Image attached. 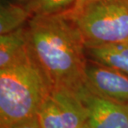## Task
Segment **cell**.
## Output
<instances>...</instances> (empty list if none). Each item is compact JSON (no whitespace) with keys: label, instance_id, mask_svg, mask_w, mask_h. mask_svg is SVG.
Returning a JSON list of instances; mask_svg holds the SVG:
<instances>
[{"label":"cell","instance_id":"9","mask_svg":"<svg viewBox=\"0 0 128 128\" xmlns=\"http://www.w3.org/2000/svg\"><path fill=\"white\" fill-rule=\"evenodd\" d=\"M32 16L28 7L2 2L0 7V35L24 27Z\"/></svg>","mask_w":128,"mask_h":128},{"label":"cell","instance_id":"6","mask_svg":"<svg viewBox=\"0 0 128 128\" xmlns=\"http://www.w3.org/2000/svg\"><path fill=\"white\" fill-rule=\"evenodd\" d=\"M78 95L86 111V128H128V105L96 96L86 88Z\"/></svg>","mask_w":128,"mask_h":128},{"label":"cell","instance_id":"3","mask_svg":"<svg viewBox=\"0 0 128 128\" xmlns=\"http://www.w3.org/2000/svg\"><path fill=\"white\" fill-rule=\"evenodd\" d=\"M66 14L85 47L128 41V0H78Z\"/></svg>","mask_w":128,"mask_h":128},{"label":"cell","instance_id":"13","mask_svg":"<svg viewBox=\"0 0 128 128\" xmlns=\"http://www.w3.org/2000/svg\"><path fill=\"white\" fill-rule=\"evenodd\" d=\"M0 128H4V127H2V126H0Z\"/></svg>","mask_w":128,"mask_h":128},{"label":"cell","instance_id":"10","mask_svg":"<svg viewBox=\"0 0 128 128\" xmlns=\"http://www.w3.org/2000/svg\"><path fill=\"white\" fill-rule=\"evenodd\" d=\"M78 0H33L28 7L34 15H53L68 12Z\"/></svg>","mask_w":128,"mask_h":128},{"label":"cell","instance_id":"7","mask_svg":"<svg viewBox=\"0 0 128 128\" xmlns=\"http://www.w3.org/2000/svg\"><path fill=\"white\" fill-rule=\"evenodd\" d=\"M86 58L128 75V41L85 47Z\"/></svg>","mask_w":128,"mask_h":128},{"label":"cell","instance_id":"4","mask_svg":"<svg viewBox=\"0 0 128 128\" xmlns=\"http://www.w3.org/2000/svg\"><path fill=\"white\" fill-rule=\"evenodd\" d=\"M41 128H83L86 111L78 95L64 88H52L38 108Z\"/></svg>","mask_w":128,"mask_h":128},{"label":"cell","instance_id":"11","mask_svg":"<svg viewBox=\"0 0 128 128\" xmlns=\"http://www.w3.org/2000/svg\"><path fill=\"white\" fill-rule=\"evenodd\" d=\"M12 128H41V127L39 126V124H38L37 118H36V116H35L32 119L28 120L26 122H22V123L18 124Z\"/></svg>","mask_w":128,"mask_h":128},{"label":"cell","instance_id":"14","mask_svg":"<svg viewBox=\"0 0 128 128\" xmlns=\"http://www.w3.org/2000/svg\"><path fill=\"white\" fill-rule=\"evenodd\" d=\"M83 128H86V127H85V126H84V127H83Z\"/></svg>","mask_w":128,"mask_h":128},{"label":"cell","instance_id":"5","mask_svg":"<svg viewBox=\"0 0 128 128\" xmlns=\"http://www.w3.org/2000/svg\"><path fill=\"white\" fill-rule=\"evenodd\" d=\"M85 88L96 96L128 105V75L114 68L88 59Z\"/></svg>","mask_w":128,"mask_h":128},{"label":"cell","instance_id":"1","mask_svg":"<svg viewBox=\"0 0 128 128\" xmlns=\"http://www.w3.org/2000/svg\"><path fill=\"white\" fill-rule=\"evenodd\" d=\"M26 32L30 53L52 88L78 94L85 88V43L66 12L34 15Z\"/></svg>","mask_w":128,"mask_h":128},{"label":"cell","instance_id":"8","mask_svg":"<svg viewBox=\"0 0 128 128\" xmlns=\"http://www.w3.org/2000/svg\"><path fill=\"white\" fill-rule=\"evenodd\" d=\"M28 52L26 26L0 35V69L12 65Z\"/></svg>","mask_w":128,"mask_h":128},{"label":"cell","instance_id":"2","mask_svg":"<svg viewBox=\"0 0 128 128\" xmlns=\"http://www.w3.org/2000/svg\"><path fill=\"white\" fill-rule=\"evenodd\" d=\"M52 86L30 51L0 69V126L12 128L36 116Z\"/></svg>","mask_w":128,"mask_h":128},{"label":"cell","instance_id":"12","mask_svg":"<svg viewBox=\"0 0 128 128\" xmlns=\"http://www.w3.org/2000/svg\"><path fill=\"white\" fill-rule=\"evenodd\" d=\"M2 2H11V4H19V5H24V6L29 7L30 4L33 2V0H2Z\"/></svg>","mask_w":128,"mask_h":128}]
</instances>
